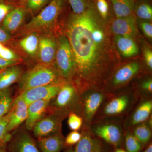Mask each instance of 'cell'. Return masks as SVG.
<instances>
[{
    "mask_svg": "<svg viewBox=\"0 0 152 152\" xmlns=\"http://www.w3.org/2000/svg\"><path fill=\"white\" fill-rule=\"evenodd\" d=\"M63 34L73 54L76 89L99 86L107 75L109 44L105 29L95 9L90 7L80 15L70 14L64 22Z\"/></svg>",
    "mask_w": 152,
    "mask_h": 152,
    "instance_id": "1",
    "label": "cell"
},
{
    "mask_svg": "<svg viewBox=\"0 0 152 152\" xmlns=\"http://www.w3.org/2000/svg\"><path fill=\"white\" fill-rule=\"evenodd\" d=\"M65 5L66 0H52L12 37H17L31 33L57 35L60 32L57 30L58 19L65 9Z\"/></svg>",
    "mask_w": 152,
    "mask_h": 152,
    "instance_id": "2",
    "label": "cell"
},
{
    "mask_svg": "<svg viewBox=\"0 0 152 152\" xmlns=\"http://www.w3.org/2000/svg\"><path fill=\"white\" fill-rule=\"evenodd\" d=\"M55 64H37L23 74L19 80L21 92L36 87L46 86L59 81L61 79Z\"/></svg>",
    "mask_w": 152,
    "mask_h": 152,
    "instance_id": "3",
    "label": "cell"
},
{
    "mask_svg": "<svg viewBox=\"0 0 152 152\" xmlns=\"http://www.w3.org/2000/svg\"><path fill=\"white\" fill-rule=\"evenodd\" d=\"M57 41L55 66L62 78L71 80L75 72V61L70 45L67 38L61 32L57 35Z\"/></svg>",
    "mask_w": 152,
    "mask_h": 152,
    "instance_id": "4",
    "label": "cell"
},
{
    "mask_svg": "<svg viewBox=\"0 0 152 152\" xmlns=\"http://www.w3.org/2000/svg\"><path fill=\"white\" fill-rule=\"evenodd\" d=\"M39 34L31 33L24 35L13 37L9 45L24 61L26 60L37 64Z\"/></svg>",
    "mask_w": 152,
    "mask_h": 152,
    "instance_id": "5",
    "label": "cell"
},
{
    "mask_svg": "<svg viewBox=\"0 0 152 152\" xmlns=\"http://www.w3.org/2000/svg\"><path fill=\"white\" fill-rule=\"evenodd\" d=\"M62 80L46 86L26 90L21 92L20 96L28 105L34 102L42 100H51L56 96L64 83Z\"/></svg>",
    "mask_w": 152,
    "mask_h": 152,
    "instance_id": "6",
    "label": "cell"
},
{
    "mask_svg": "<svg viewBox=\"0 0 152 152\" xmlns=\"http://www.w3.org/2000/svg\"><path fill=\"white\" fill-rule=\"evenodd\" d=\"M57 36L51 34H39L37 64H54L57 47Z\"/></svg>",
    "mask_w": 152,
    "mask_h": 152,
    "instance_id": "7",
    "label": "cell"
},
{
    "mask_svg": "<svg viewBox=\"0 0 152 152\" xmlns=\"http://www.w3.org/2000/svg\"><path fill=\"white\" fill-rule=\"evenodd\" d=\"M105 95L100 91H92L84 96L83 110L86 122L90 124L102 103Z\"/></svg>",
    "mask_w": 152,
    "mask_h": 152,
    "instance_id": "8",
    "label": "cell"
},
{
    "mask_svg": "<svg viewBox=\"0 0 152 152\" xmlns=\"http://www.w3.org/2000/svg\"><path fill=\"white\" fill-rule=\"evenodd\" d=\"M28 105L20 95L13 102L9 111L10 118L7 126L8 132L16 129L26 121L28 116Z\"/></svg>",
    "mask_w": 152,
    "mask_h": 152,
    "instance_id": "9",
    "label": "cell"
},
{
    "mask_svg": "<svg viewBox=\"0 0 152 152\" xmlns=\"http://www.w3.org/2000/svg\"><path fill=\"white\" fill-rule=\"evenodd\" d=\"M27 12L24 7L18 6L11 11L2 23V27L13 36L24 25Z\"/></svg>",
    "mask_w": 152,
    "mask_h": 152,
    "instance_id": "10",
    "label": "cell"
},
{
    "mask_svg": "<svg viewBox=\"0 0 152 152\" xmlns=\"http://www.w3.org/2000/svg\"><path fill=\"white\" fill-rule=\"evenodd\" d=\"M140 69V64L137 62L128 63L118 69L112 79V86L117 88L130 81L137 74Z\"/></svg>",
    "mask_w": 152,
    "mask_h": 152,
    "instance_id": "11",
    "label": "cell"
},
{
    "mask_svg": "<svg viewBox=\"0 0 152 152\" xmlns=\"http://www.w3.org/2000/svg\"><path fill=\"white\" fill-rule=\"evenodd\" d=\"M135 18L133 15L117 18L112 24V30L116 35L127 36L132 38L137 34Z\"/></svg>",
    "mask_w": 152,
    "mask_h": 152,
    "instance_id": "12",
    "label": "cell"
},
{
    "mask_svg": "<svg viewBox=\"0 0 152 152\" xmlns=\"http://www.w3.org/2000/svg\"><path fill=\"white\" fill-rule=\"evenodd\" d=\"M94 132L98 137L115 146L119 145L121 142V132L116 125L112 124L99 125L95 127Z\"/></svg>",
    "mask_w": 152,
    "mask_h": 152,
    "instance_id": "13",
    "label": "cell"
},
{
    "mask_svg": "<svg viewBox=\"0 0 152 152\" xmlns=\"http://www.w3.org/2000/svg\"><path fill=\"white\" fill-rule=\"evenodd\" d=\"M50 100H42L34 102L28 105V116L26 121V129L33 130L46 111Z\"/></svg>",
    "mask_w": 152,
    "mask_h": 152,
    "instance_id": "14",
    "label": "cell"
},
{
    "mask_svg": "<svg viewBox=\"0 0 152 152\" xmlns=\"http://www.w3.org/2000/svg\"><path fill=\"white\" fill-rule=\"evenodd\" d=\"M23 74L18 65L10 66L0 72V91L8 89L11 85L19 81Z\"/></svg>",
    "mask_w": 152,
    "mask_h": 152,
    "instance_id": "15",
    "label": "cell"
},
{
    "mask_svg": "<svg viewBox=\"0 0 152 152\" xmlns=\"http://www.w3.org/2000/svg\"><path fill=\"white\" fill-rule=\"evenodd\" d=\"M77 93L72 84L64 82L56 96L55 106L59 108H64L69 106L75 100Z\"/></svg>",
    "mask_w": 152,
    "mask_h": 152,
    "instance_id": "16",
    "label": "cell"
},
{
    "mask_svg": "<svg viewBox=\"0 0 152 152\" xmlns=\"http://www.w3.org/2000/svg\"><path fill=\"white\" fill-rule=\"evenodd\" d=\"M115 42L118 50L124 57L130 58L139 53L138 47L131 37L115 35Z\"/></svg>",
    "mask_w": 152,
    "mask_h": 152,
    "instance_id": "17",
    "label": "cell"
},
{
    "mask_svg": "<svg viewBox=\"0 0 152 152\" xmlns=\"http://www.w3.org/2000/svg\"><path fill=\"white\" fill-rule=\"evenodd\" d=\"M130 103L128 95H121L112 99L104 108V113L107 116L117 115L124 113Z\"/></svg>",
    "mask_w": 152,
    "mask_h": 152,
    "instance_id": "18",
    "label": "cell"
},
{
    "mask_svg": "<svg viewBox=\"0 0 152 152\" xmlns=\"http://www.w3.org/2000/svg\"><path fill=\"white\" fill-rule=\"evenodd\" d=\"M58 126V121L53 117L44 118L40 120L33 128L34 135L38 138L50 135L56 130Z\"/></svg>",
    "mask_w": 152,
    "mask_h": 152,
    "instance_id": "19",
    "label": "cell"
},
{
    "mask_svg": "<svg viewBox=\"0 0 152 152\" xmlns=\"http://www.w3.org/2000/svg\"><path fill=\"white\" fill-rule=\"evenodd\" d=\"M38 144L42 152H59L64 142L61 136L56 135L39 138Z\"/></svg>",
    "mask_w": 152,
    "mask_h": 152,
    "instance_id": "20",
    "label": "cell"
},
{
    "mask_svg": "<svg viewBox=\"0 0 152 152\" xmlns=\"http://www.w3.org/2000/svg\"><path fill=\"white\" fill-rule=\"evenodd\" d=\"M111 1L117 18L129 16L132 13L134 0H111Z\"/></svg>",
    "mask_w": 152,
    "mask_h": 152,
    "instance_id": "21",
    "label": "cell"
},
{
    "mask_svg": "<svg viewBox=\"0 0 152 152\" xmlns=\"http://www.w3.org/2000/svg\"><path fill=\"white\" fill-rule=\"evenodd\" d=\"M152 110L151 100H147L142 103L133 114L131 121L132 125L140 124L146 121L150 116Z\"/></svg>",
    "mask_w": 152,
    "mask_h": 152,
    "instance_id": "22",
    "label": "cell"
},
{
    "mask_svg": "<svg viewBox=\"0 0 152 152\" xmlns=\"http://www.w3.org/2000/svg\"><path fill=\"white\" fill-rule=\"evenodd\" d=\"M15 145L16 152H39L33 139L26 133L17 138Z\"/></svg>",
    "mask_w": 152,
    "mask_h": 152,
    "instance_id": "23",
    "label": "cell"
},
{
    "mask_svg": "<svg viewBox=\"0 0 152 152\" xmlns=\"http://www.w3.org/2000/svg\"><path fill=\"white\" fill-rule=\"evenodd\" d=\"M96 140H94L89 132L86 131L80 141L73 150V152H94Z\"/></svg>",
    "mask_w": 152,
    "mask_h": 152,
    "instance_id": "24",
    "label": "cell"
},
{
    "mask_svg": "<svg viewBox=\"0 0 152 152\" xmlns=\"http://www.w3.org/2000/svg\"><path fill=\"white\" fill-rule=\"evenodd\" d=\"M52 0H25L23 7L33 17L37 15Z\"/></svg>",
    "mask_w": 152,
    "mask_h": 152,
    "instance_id": "25",
    "label": "cell"
},
{
    "mask_svg": "<svg viewBox=\"0 0 152 152\" xmlns=\"http://www.w3.org/2000/svg\"><path fill=\"white\" fill-rule=\"evenodd\" d=\"M13 102L8 89L0 91V118L10 111Z\"/></svg>",
    "mask_w": 152,
    "mask_h": 152,
    "instance_id": "26",
    "label": "cell"
},
{
    "mask_svg": "<svg viewBox=\"0 0 152 152\" xmlns=\"http://www.w3.org/2000/svg\"><path fill=\"white\" fill-rule=\"evenodd\" d=\"M151 134L149 127L143 123L138 124L134 130V136L141 144H146L149 141Z\"/></svg>",
    "mask_w": 152,
    "mask_h": 152,
    "instance_id": "27",
    "label": "cell"
},
{
    "mask_svg": "<svg viewBox=\"0 0 152 152\" xmlns=\"http://www.w3.org/2000/svg\"><path fill=\"white\" fill-rule=\"evenodd\" d=\"M134 10L139 18L145 20H152V7L148 3L142 2L137 5L135 4Z\"/></svg>",
    "mask_w": 152,
    "mask_h": 152,
    "instance_id": "28",
    "label": "cell"
},
{
    "mask_svg": "<svg viewBox=\"0 0 152 152\" xmlns=\"http://www.w3.org/2000/svg\"><path fill=\"white\" fill-rule=\"evenodd\" d=\"M0 58L20 63L24 61L23 59L14 50L1 43H0Z\"/></svg>",
    "mask_w": 152,
    "mask_h": 152,
    "instance_id": "29",
    "label": "cell"
},
{
    "mask_svg": "<svg viewBox=\"0 0 152 152\" xmlns=\"http://www.w3.org/2000/svg\"><path fill=\"white\" fill-rule=\"evenodd\" d=\"M125 145L127 152H139L141 150V143L132 134L126 136Z\"/></svg>",
    "mask_w": 152,
    "mask_h": 152,
    "instance_id": "30",
    "label": "cell"
},
{
    "mask_svg": "<svg viewBox=\"0 0 152 152\" xmlns=\"http://www.w3.org/2000/svg\"><path fill=\"white\" fill-rule=\"evenodd\" d=\"M73 13L80 15L86 10L90 7L89 0H68Z\"/></svg>",
    "mask_w": 152,
    "mask_h": 152,
    "instance_id": "31",
    "label": "cell"
},
{
    "mask_svg": "<svg viewBox=\"0 0 152 152\" xmlns=\"http://www.w3.org/2000/svg\"><path fill=\"white\" fill-rule=\"evenodd\" d=\"M10 113L7 114L0 118V141L6 140H11V135L7 131Z\"/></svg>",
    "mask_w": 152,
    "mask_h": 152,
    "instance_id": "32",
    "label": "cell"
},
{
    "mask_svg": "<svg viewBox=\"0 0 152 152\" xmlns=\"http://www.w3.org/2000/svg\"><path fill=\"white\" fill-rule=\"evenodd\" d=\"M17 7L18 6L6 0H0V25H1L7 15Z\"/></svg>",
    "mask_w": 152,
    "mask_h": 152,
    "instance_id": "33",
    "label": "cell"
},
{
    "mask_svg": "<svg viewBox=\"0 0 152 152\" xmlns=\"http://www.w3.org/2000/svg\"><path fill=\"white\" fill-rule=\"evenodd\" d=\"M68 124L69 127L72 130L78 131L82 127L83 119L77 114L71 113L69 115Z\"/></svg>",
    "mask_w": 152,
    "mask_h": 152,
    "instance_id": "34",
    "label": "cell"
},
{
    "mask_svg": "<svg viewBox=\"0 0 152 152\" xmlns=\"http://www.w3.org/2000/svg\"><path fill=\"white\" fill-rule=\"evenodd\" d=\"M97 11L102 18L106 19L108 14L109 5L106 0H96Z\"/></svg>",
    "mask_w": 152,
    "mask_h": 152,
    "instance_id": "35",
    "label": "cell"
},
{
    "mask_svg": "<svg viewBox=\"0 0 152 152\" xmlns=\"http://www.w3.org/2000/svg\"><path fill=\"white\" fill-rule=\"evenodd\" d=\"M82 137V134L77 131H73L66 137L64 143L67 145H73L77 143Z\"/></svg>",
    "mask_w": 152,
    "mask_h": 152,
    "instance_id": "36",
    "label": "cell"
},
{
    "mask_svg": "<svg viewBox=\"0 0 152 152\" xmlns=\"http://www.w3.org/2000/svg\"><path fill=\"white\" fill-rule=\"evenodd\" d=\"M12 39V36L0 25V43L9 46Z\"/></svg>",
    "mask_w": 152,
    "mask_h": 152,
    "instance_id": "37",
    "label": "cell"
},
{
    "mask_svg": "<svg viewBox=\"0 0 152 152\" xmlns=\"http://www.w3.org/2000/svg\"><path fill=\"white\" fill-rule=\"evenodd\" d=\"M140 27L145 35L150 39L152 38V24L149 22L144 21L140 23Z\"/></svg>",
    "mask_w": 152,
    "mask_h": 152,
    "instance_id": "38",
    "label": "cell"
},
{
    "mask_svg": "<svg viewBox=\"0 0 152 152\" xmlns=\"http://www.w3.org/2000/svg\"><path fill=\"white\" fill-rule=\"evenodd\" d=\"M144 58L145 61L150 69H152V52L149 48L145 49L144 50Z\"/></svg>",
    "mask_w": 152,
    "mask_h": 152,
    "instance_id": "39",
    "label": "cell"
},
{
    "mask_svg": "<svg viewBox=\"0 0 152 152\" xmlns=\"http://www.w3.org/2000/svg\"><path fill=\"white\" fill-rule=\"evenodd\" d=\"M20 64L21 63L18 62L8 61V60L0 58V70L3 69L10 66L18 65Z\"/></svg>",
    "mask_w": 152,
    "mask_h": 152,
    "instance_id": "40",
    "label": "cell"
},
{
    "mask_svg": "<svg viewBox=\"0 0 152 152\" xmlns=\"http://www.w3.org/2000/svg\"><path fill=\"white\" fill-rule=\"evenodd\" d=\"M142 88L145 91L150 93L152 91V81L151 79L147 80L142 84Z\"/></svg>",
    "mask_w": 152,
    "mask_h": 152,
    "instance_id": "41",
    "label": "cell"
},
{
    "mask_svg": "<svg viewBox=\"0 0 152 152\" xmlns=\"http://www.w3.org/2000/svg\"><path fill=\"white\" fill-rule=\"evenodd\" d=\"M9 2L14 4L18 6H22L23 7L25 0H6Z\"/></svg>",
    "mask_w": 152,
    "mask_h": 152,
    "instance_id": "42",
    "label": "cell"
},
{
    "mask_svg": "<svg viewBox=\"0 0 152 152\" xmlns=\"http://www.w3.org/2000/svg\"><path fill=\"white\" fill-rule=\"evenodd\" d=\"M94 152H103L100 144L97 141H96V142Z\"/></svg>",
    "mask_w": 152,
    "mask_h": 152,
    "instance_id": "43",
    "label": "cell"
},
{
    "mask_svg": "<svg viewBox=\"0 0 152 152\" xmlns=\"http://www.w3.org/2000/svg\"><path fill=\"white\" fill-rule=\"evenodd\" d=\"M10 140H4L1 141H0V146L6 145L7 144V143Z\"/></svg>",
    "mask_w": 152,
    "mask_h": 152,
    "instance_id": "44",
    "label": "cell"
},
{
    "mask_svg": "<svg viewBox=\"0 0 152 152\" xmlns=\"http://www.w3.org/2000/svg\"><path fill=\"white\" fill-rule=\"evenodd\" d=\"M144 152H152V144H150L148 148L145 150Z\"/></svg>",
    "mask_w": 152,
    "mask_h": 152,
    "instance_id": "45",
    "label": "cell"
},
{
    "mask_svg": "<svg viewBox=\"0 0 152 152\" xmlns=\"http://www.w3.org/2000/svg\"><path fill=\"white\" fill-rule=\"evenodd\" d=\"M6 145L0 146V152H7L6 150Z\"/></svg>",
    "mask_w": 152,
    "mask_h": 152,
    "instance_id": "46",
    "label": "cell"
},
{
    "mask_svg": "<svg viewBox=\"0 0 152 152\" xmlns=\"http://www.w3.org/2000/svg\"><path fill=\"white\" fill-rule=\"evenodd\" d=\"M115 152H127L125 150L122 149H117Z\"/></svg>",
    "mask_w": 152,
    "mask_h": 152,
    "instance_id": "47",
    "label": "cell"
},
{
    "mask_svg": "<svg viewBox=\"0 0 152 152\" xmlns=\"http://www.w3.org/2000/svg\"><path fill=\"white\" fill-rule=\"evenodd\" d=\"M66 152H73V149L72 148H70Z\"/></svg>",
    "mask_w": 152,
    "mask_h": 152,
    "instance_id": "48",
    "label": "cell"
},
{
    "mask_svg": "<svg viewBox=\"0 0 152 152\" xmlns=\"http://www.w3.org/2000/svg\"><path fill=\"white\" fill-rule=\"evenodd\" d=\"M3 69H2V70H0V72H1V71Z\"/></svg>",
    "mask_w": 152,
    "mask_h": 152,
    "instance_id": "49",
    "label": "cell"
}]
</instances>
